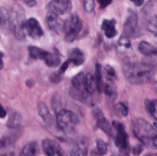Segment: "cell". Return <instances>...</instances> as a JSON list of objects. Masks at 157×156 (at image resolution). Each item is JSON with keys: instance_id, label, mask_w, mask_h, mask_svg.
Listing matches in <instances>:
<instances>
[{"instance_id": "obj_35", "label": "cell", "mask_w": 157, "mask_h": 156, "mask_svg": "<svg viewBox=\"0 0 157 156\" xmlns=\"http://www.w3.org/2000/svg\"><path fill=\"white\" fill-rule=\"evenodd\" d=\"M25 4L27 5L29 7H34V6H36L37 4V2L35 0H26L25 2Z\"/></svg>"}, {"instance_id": "obj_27", "label": "cell", "mask_w": 157, "mask_h": 156, "mask_svg": "<svg viewBox=\"0 0 157 156\" xmlns=\"http://www.w3.org/2000/svg\"><path fill=\"white\" fill-rule=\"evenodd\" d=\"M96 145L98 151L101 154V155H104L108 151V144L104 141L101 140V139H97L96 140Z\"/></svg>"}, {"instance_id": "obj_11", "label": "cell", "mask_w": 157, "mask_h": 156, "mask_svg": "<svg viewBox=\"0 0 157 156\" xmlns=\"http://www.w3.org/2000/svg\"><path fill=\"white\" fill-rule=\"evenodd\" d=\"M24 30L25 34L33 39H39L44 35L39 22L35 18H30L26 20L24 24Z\"/></svg>"}, {"instance_id": "obj_14", "label": "cell", "mask_w": 157, "mask_h": 156, "mask_svg": "<svg viewBox=\"0 0 157 156\" xmlns=\"http://www.w3.org/2000/svg\"><path fill=\"white\" fill-rule=\"evenodd\" d=\"M46 24L48 28L55 33H59L64 29V24L61 19H60L58 15L53 12H48L46 15Z\"/></svg>"}, {"instance_id": "obj_24", "label": "cell", "mask_w": 157, "mask_h": 156, "mask_svg": "<svg viewBox=\"0 0 157 156\" xmlns=\"http://www.w3.org/2000/svg\"><path fill=\"white\" fill-rule=\"evenodd\" d=\"M145 108L148 113L157 120V100L156 99H146Z\"/></svg>"}, {"instance_id": "obj_26", "label": "cell", "mask_w": 157, "mask_h": 156, "mask_svg": "<svg viewBox=\"0 0 157 156\" xmlns=\"http://www.w3.org/2000/svg\"><path fill=\"white\" fill-rule=\"evenodd\" d=\"M115 112L120 117H125L128 115L129 110L126 104L122 102H120L115 106Z\"/></svg>"}, {"instance_id": "obj_19", "label": "cell", "mask_w": 157, "mask_h": 156, "mask_svg": "<svg viewBox=\"0 0 157 156\" xmlns=\"http://www.w3.org/2000/svg\"><path fill=\"white\" fill-rule=\"evenodd\" d=\"M38 152V144L36 142H30L24 145L18 156H36Z\"/></svg>"}, {"instance_id": "obj_31", "label": "cell", "mask_w": 157, "mask_h": 156, "mask_svg": "<svg viewBox=\"0 0 157 156\" xmlns=\"http://www.w3.org/2000/svg\"><path fill=\"white\" fill-rule=\"evenodd\" d=\"M143 150H144V148H143L142 145H136V146L133 147L132 151H133V154H135V155H138V154H140L141 152H142Z\"/></svg>"}, {"instance_id": "obj_7", "label": "cell", "mask_w": 157, "mask_h": 156, "mask_svg": "<svg viewBox=\"0 0 157 156\" xmlns=\"http://www.w3.org/2000/svg\"><path fill=\"white\" fill-rule=\"evenodd\" d=\"M85 76L84 73H79L74 76L71 80L72 87L70 90L72 97L83 102L87 100L89 94L86 90Z\"/></svg>"}, {"instance_id": "obj_6", "label": "cell", "mask_w": 157, "mask_h": 156, "mask_svg": "<svg viewBox=\"0 0 157 156\" xmlns=\"http://www.w3.org/2000/svg\"><path fill=\"white\" fill-rule=\"evenodd\" d=\"M82 28V21L76 14L71 15L64 22V41L72 42L76 39Z\"/></svg>"}, {"instance_id": "obj_21", "label": "cell", "mask_w": 157, "mask_h": 156, "mask_svg": "<svg viewBox=\"0 0 157 156\" xmlns=\"http://www.w3.org/2000/svg\"><path fill=\"white\" fill-rule=\"evenodd\" d=\"M95 79L97 83V90L99 93H103L104 91V83L103 79L102 67L99 64H97L95 67Z\"/></svg>"}, {"instance_id": "obj_37", "label": "cell", "mask_w": 157, "mask_h": 156, "mask_svg": "<svg viewBox=\"0 0 157 156\" xmlns=\"http://www.w3.org/2000/svg\"><path fill=\"white\" fill-rule=\"evenodd\" d=\"M3 56H4V54L0 51V70H2L3 68V65H4V63H3L2 61Z\"/></svg>"}, {"instance_id": "obj_10", "label": "cell", "mask_w": 157, "mask_h": 156, "mask_svg": "<svg viewBox=\"0 0 157 156\" xmlns=\"http://www.w3.org/2000/svg\"><path fill=\"white\" fill-rule=\"evenodd\" d=\"M48 12H53L58 15L69 13L72 9V3L71 0H52L48 4Z\"/></svg>"}, {"instance_id": "obj_22", "label": "cell", "mask_w": 157, "mask_h": 156, "mask_svg": "<svg viewBox=\"0 0 157 156\" xmlns=\"http://www.w3.org/2000/svg\"><path fill=\"white\" fill-rule=\"evenodd\" d=\"M21 122V116L18 112L12 111L9 115V118L7 122V126L9 128H18Z\"/></svg>"}, {"instance_id": "obj_12", "label": "cell", "mask_w": 157, "mask_h": 156, "mask_svg": "<svg viewBox=\"0 0 157 156\" xmlns=\"http://www.w3.org/2000/svg\"><path fill=\"white\" fill-rule=\"evenodd\" d=\"M44 152L47 156H64V151L56 141L51 139H45L41 142Z\"/></svg>"}, {"instance_id": "obj_5", "label": "cell", "mask_w": 157, "mask_h": 156, "mask_svg": "<svg viewBox=\"0 0 157 156\" xmlns=\"http://www.w3.org/2000/svg\"><path fill=\"white\" fill-rule=\"evenodd\" d=\"M29 56L33 59L43 60L47 66L50 67H57L61 63L59 54L56 52H48L37 46L31 45L28 47Z\"/></svg>"}, {"instance_id": "obj_39", "label": "cell", "mask_w": 157, "mask_h": 156, "mask_svg": "<svg viewBox=\"0 0 157 156\" xmlns=\"http://www.w3.org/2000/svg\"><path fill=\"white\" fill-rule=\"evenodd\" d=\"M111 156H124V154L121 152H118V153H114V154H112Z\"/></svg>"}, {"instance_id": "obj_13", "label": "cell", "mask_w": 157, "mask_h": 156, "mask_svg": "<svg viewBox=\"0 0 157 156\" xmlns=\"http://www.w3.org/2000/svg\"><path fill=\"white\" fill-rule=\"evenodd\" d=\"M93 114L97 119V125L98 128H101L107 136L113 137V132L111 125H110L109 121L103 115L102 112L99 109L96 108L93 110Z\"/></svg>"}, {"instance_id": "obj_36", "label": "cell", "mask_w": 157, "mask_h": 156, "mask_svg": "<svg viewBox=\"0 0 157 156\" xmlns=\"http://www.w3.org/2000/svg\"><path fill=\"white\" fill-rule=\"evenodd\" d=\"M135 6H141L144 2V0H130Z\"/></svg>"}, {"instance_id": "obj_18", "label": "cell", "mask_w": 157, "mask_h": 156, "mask_svg": "<svg viewBox=\"0 0 157 156\" xmlns=\"http://www.w3.org/2000/svg\"><path fill=\"white\" fill-rule=\"evenodd\" d=\"M138 49H139V51L144 56L149 57V58L157 56V49L147 41H144L140 43Z\"/></svg>"}, {"instance_id": "obj_3", "label": "cell", "mask_w": 157, "mask_h": 156, "mask_svg": "<svg viewBox=\"0 0 157 156\" xmlns=\"http://www.w3.org/2000/svg\"><path fill=\"white\" fill-rule=\"evenodd\" d=\"M11 27L14 35L18 40H23L25 38L24 24L25 23V14L24 9L19 4H14L11 10Z\"/></svg>"}, {"instance_id": "obj_2", "label": "cell", "mask_w": 157, "mask_h": 156, "mask_svg": "<svg viewBox=\"0 0 157 156\" xmlns=\"http://www.w3.org/2000/svg\"><path fill=\"white\" fill-rule=\"evenodd\" d=\"M132 132L142 143L149 145L152 139L157 135V132L155 130L153 125L140 118L133 120Z\"/></svg>"}, {"instance_id": "obj_38", "label": "cell", "mask_w": 157, "mask_h": 156, "mask_svg": "<svg viewBox=\"0 0 157 156\" xmlns=\"http://www.w3.org/2000/svg\"><path fill=\"white\" fill-rule=\"evenodd\" d=\"M90 156H102L101 154H100L98 151H92L91 154H90Z\"/></svg>"}, {"instance_id": "obj_40", "label": "cell", "mask_w": 157, "mask_h": 156, "mask_svg": "<svg viewBox=\"0 0 157 156\" xmlns=\"http://www.w3.org/2000/svg\"><path fill=\"white\" fill-rule=\"evenodd\" d=\"M153 88H154V90H155V92H156V94H157V81L156 83H155L154 84V85H153Z\"/></svg>"}, {"instance_id": "obj_9", "label": "cell", "mask_w": 157, "mask_h": 156, "mask_svg": "<svg viewBox=\"0 0 157 156\" xmlns=\"http://www.w3.org/2000/svg\"><path fill=\"white\" fill-rule=\"evenodd\" d=\"M138 32V15L136 12L130 10L124 24V34L127 38H134Z\"/></svg>"}, {"instance_id": "obj_17", "label": "cell", "mask_w": 157, "mask_h": 156, "mask_svg": "<svg viewBox=\"0 0 157 156\" xmlns=\"http://www.w3.org/2000/svg\"><path fill=\"white\" fill-rule=\"evenodd\" d=\"M68 57V61L76 66L81 65L85 61V56H84V52L78 47H75L70 50Z\"/></svg>"}, {"instance_id": "obj_28", "label": "cell", "mask_w": 157, "mask_h": 156, "mask_svg": "<svg viewBox=\"0 0 157 156\" xmlns=\"http://www.w3.org/2000/svg\"><path fill=\"white\" fill-rule=\"evenodd\" d=\"M147 28L152 34L157 37V15H154L149 20Z\"/></svg>"}, {"instance_id": "obj_33", "label": "cell", "mask_w": 157, "mask_h": 156, "mask_svg": "<svg viewBox=\"0 0 157 156\" xmlns=\"http://www.w3.org/2000/svg\"><path fill=\"white\" fill-rule=\"evenodd\" d=\"M0 156H15V153L12 150H8L0 153Z\"/></svg>"}, {"instance_id": "obj_1", "label": "cell", "mask_w": 157, "mask_h": 156, "mask_svg": "<svg viewBox=\"0 0 157 156\" xmlns=\"http://www.w3.org/2000/svg\"><path fill=\"white\" fill-rule=\"evenodd\" d=\"M156 70L153 64L147 62H127L123 66V73L126 79L133 85L151 82Z\"/></svg>"}, {"instance_id": "obj_32", "label": "cell", "mask_w": 157, "mask_h": 156, "mask_svg": "<svg viewBox=\"0 0 157 156\" xmlns=\"http://www.w3.org/2000/svg\"><path fill=\"white\" fill-rule=\"evenodd\" d=\"M101 9H104L112 2V0H98Z\"/></svg>"}, {"instance_id": "obj_30", "label": "cell", "mask_w": 157, "mask_h": 156, "mask_svg": "<svg viewBox=\"0 0 157 156\" xmlns=\"http://www.w3.org/2000/svg\"><path fill=\"white\" fill-rule=\"evenodd\" d=\"M87 153L83 151L77 145H75L71 150L69 153V156H87Z\"/></svg>"}, {"instance_id": "obj_29", "label": "cell", "mask_w": 157, "mask_h": 156, "mask_svg": "<svg viewBox=\"0 0 157 156\" xmlns=\"http://www.w3.org/2000/svg\"><path fill=\"white\" fill-rule=\"evenodd\" d=\"M95 7L94 0H84V9L87 13H91Z\"/></svg>"}, {"instance_id": "obj_15", "label": "cell", "mask_w": 157, "mask_h": 156, "mask_svg": "<svg viewBox=\"0 0 157 156\" xmlns=\"http://www.w3.org/2000/svg\"><path fill=\"white\" fill-rule=\"evenodd\" d=\"M12 29L11 27L10 15L7 9L4 7H0V32L8 35Z\"/></svg>"}, {"instance_id": "obj_34", "label": "cell", "mask_w": 157, "mask_h": 156, "mask_svg": "<svg viewBox=\"0 0 157 156\" xmlns=\"http://www.w3.org/2000/svg\"><path fill=\"white\" fill-rule=\"evenodd\" d=\"M6 114H7L6 110H5L4 107H3L1 105V103H0V119H2V118L6 117Z\"/></svg>"}, {"instance_id": "obj_8", "label": "cell", "mask_w": 157, "mask_h": 156, "mask_svg": "<svg viewBox=\"0 0 157 156\" xmlns=\"http://www.w3.org/2000/svg\"><path fill=\"white\" fill-rule=\"evenodd\" d=\"M113 125L116 130L115 145L119 148L120 151L125 155L129 152L128 135L126 132L124 125L119 122L113 121Z\"/></svg>"}, {"instance_id": "obj_41", "label": "cell", "mask_w": 157, "mask_h": 156, "mask_svg": "<svg viewBox=\"0 0 157 156\" xmlns=\"http://www.w3.org/2000/svg\"><path fill=\"white\" fill-rule=\"evenodd\" d=\"M146 156H157V154H149Z\"/></svg>"}, {"instance_id": "obj_16", "label": "cell", "mask_w": 157, "mask_h": 156, "mask_svg": "<svg viewBox=\"0 0 157 156\" xmlns=\"http://www.w3.org/2000/svg\"><path fill=\"white\" fill-rule=\"evenodd\" d=\"M116 20L115 19H104L103 20L101 28L104 31V35L108 38H113L117 35L116 29Z\"/></svg>"}, {"instance_id": "obj_4", "label": "cell", "mask_w": 157, "mask_h": 156, "mask_svg": "<svg viewBox=\"0 0 157 156\" xmlns=\"http://www.w3.org/2000/svg\"><path fill=\"white\" fill-rule=\"evenodd\" d=\"M56 119L58 127L67 135L72 134L79 123L78 115L65 109H62L57 113Z\"/></svg>"}, {"instance_id": "obj_25", "label": "cell", "mask_w": 157, "mask_h": 156, "mask_svg": "<svg viewBox=\"0 0 157 156\" xmlns=\"http://www.w3.org/2000/svg\"><path fill=\"white\" fill-rule=\"evenodd\" d=\"M117 47L118 50L121 51H124V50H127L131 47V44L128 38L125 36H121V38L118 40L117 43Z\"/></svg>"}, {"instance_id": "obj_23", "label": "cell", "mask_w": 157, "mask_h": 156, "mask_svg": "<svg viewBox=\"0 0 157 156\" xmlns=\"http://www.w3.org/2000/svg\"><path fill=\"white\" fill-rule=\"evenodd\" d=\"M85 87L87 92L91 94L97 90V83L95 76L92 73H87L85 76Z\"/></svg>"}, {"instance_id": "obj_20", "label": "cell", "mask_w": 157, "mask_h": 156, "mask_svg": "<svg viewBox=\"0 0 157 156\" xmlns=\"http://www.w3.org/2000/svg\"><path fill=\"white\" fill-rule=\"evenodd\" d=\"M38 114H39V116L42 118L43 120H44L48 125H50L52 122V116L50 113V111H49L47 105L43 102H39L38 105Z\"/></svg>"}]
</instances>
